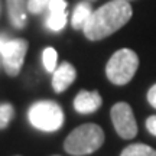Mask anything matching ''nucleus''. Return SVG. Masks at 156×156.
Wrapping results in <instances>:
<instances>
[{
  "mask_svg": "<svg viewBox=\"0 0 156 156\" xmlns=\"http://www.w3.org/2000/svg\"><path fill=\"white\" fill-rule=\"evenodd\" d=\"M133 15L129 2L112 0L91 13L84 26V35L90 41H101L122 29Z\"/></svg>",
  "mask_w": 156,
  "mask_h": 156,
  "instance_id": "nucleus-1",
  "label": "nucleus"
},
{
  "mask_svg": "<svg viewBox=\"0 0 156 156\" xmlns=\"http://www.w3.org/2000/svg\"><path fill=\"white\" fill-rule=\"evenodd\" d=\"M104 143V132L98 124L87 123L74 129L64 142V149L74 156H84L94 153Z\"/></svg>",
  "mask_w": 156,
  "mask_h": 156,
  "instance_id": "nucleus-2",
  "label": "nucleus"
},
{
  "mask_svg": "<svg viewBox=\"0 0 156 156\" xmlns=\"http://www.w3.org/2000/svg\"><path fill=\"white\" fill-rule=\"evenodd\" d=\"M139 68V56L127 48L119 49L112 55L106 65V75L114 85H126L132 81Z\"/></svg>",
  "mask_w": 156,
  "mask_h": 156,
  "instance_id": "nucleus-3",
  "label": "nucleus"
},
{
  "mask_svg": "<svg viewBox=\"0 0 156 156\" xmlns=\"http://www.w3.org/2000/svg\"><path fill=\"white\" fill-rule=\"evenodd\" d=\"M28 119L30 124L42 132H55L64 124L61 106L51 100H41L29 107Z\"/></svg>",
  "mask_w": 156,
  "mask_h": 156,
  "instance_id": "nucleus-4",
  "label": "nucleus"
},
{
  "mask_svg": "<svg viewBox=\"0 0 156 156\" xmlns=\"http://www.w3.org/2000/svg\"><path fill=\"white\" fill-rule=\"evenodd\" d=\"M28 41L23 38L9 39L0 35V55L7 75L16 77L22 69L25 56L28 52Z\"/></svg>",
  "mask_w": 156,
  "mask_h": 156,
  "instance_id": "nucleus-5",
  "label": "nucleus"
},
{
  "mask_svg": "<svg viewBox=\"0 0 156 156\" xmlns=\"http://www.w3.org/2000/svg\"><path fill=\"white\" fill-rule=\"evenodd\" d=\"M110 116H112L113 126L122 139H133L137 134V123L134 119L133 110L127 103L124 101L116 103L110 110Z\"/></svg>",
  "mask_w": 156,
  "mask_h": 156,
  "instance_id": "nucleus-6",
  "label": "nucleus"
},
{
  "mask_svg": "<svg viewBox=\"0 0 156 156\" xmlns=\"http://www.w3.org/2000/svg\"><path fill=\"white\" fill-rule=\"evenodd\" d=\"M67 2L65 0H49L48 5V17H46V28L52 32H59L67 25Z\"/></svg>",
  "mask_w": 156,
  "mask_h": 156,
  "instance_id": "nucleus-7",
  "label": "nucleus"
},
{
  "mask_svg": "<svg viewBox=\"0 0 156 156\" xmlns=\"http://www.w3.org/2000/svg\"><path fill=\"white\" fill-rule=\"evenodd\" d=\"M103 104V98L98 91H87L83 90L74 98V108L80 114H91L95 113Z\"/></svg>",
  "mask_w": 156,
  "mask_h": 156,
  "instance_id": "nucleus-8",
  "label": "nucleus"
},
{
  "mask_svg": "<svg viewBox=\"0 0 156 156\" xmlns=\"http://www.w3.org/2000/svg\"><path fill=\"white\" fill-rule=\"evenodd\" d=\"M77 71L69 62H62L59 67H56L52 75V87L55 93H62L75 81Z\"/></svg>",
  "mask_w": 156,
  "mask_h": 156,
  "instance_id": "nucleus-9",
  "label": "nucleus"
},
{
  "mask_svg": "<svg viewBox=\"0 0 156 156\" xmlns=\"http://www.w3.org/2000/svg\"><path fill=\"white\" fill-rule=\"evenodd\" d=\"M7 12L12 25L16 29H22L26 25V12H28V0H6Z\"/></svg>",
  "mask_w": 156,
  "mask_h": 156,
  "instance_id": "nucleus-10",
  "label": "nucleus"
},
{
  "mask_svg": "<svg viewBox=\"0 0 156 156\" xmlns=\"http://www.w3.org/2000/svg\"><path fill=\"white\" fill-rule=\"evenodd\" d=\"M91 6L88 3H80L77 5V7L74 9V13H73V17H71V25H73L74 29H84L87 20L90 19L91 16Z\"/></svg>",
  "mask_w": 156,
  "mask_h": 156,
  "instance_id": "nucleus-11",
  "label": "nucleus"
},
{
  "mask_svg": "<svg viewBox=\"0 0 156 156\" xmlns=\"http://www.w3.org/2000/svg\"><path fill=\"white\" fill-rule=\"evenodd\" d=\"M120 156H156V151L145 143H133L124 147Z\"/></svg>",
  "mask_w": 156,
  "mask_h": 156,
  "instance_id": "nucleus-12",
  "label": "nucleus"
},
{
  "mask_svg": "<svg viewBox=\"0 0 156 156\" xmlns=\"http://www.w3.org/2000/svg\"><path fill=\"white\" fill-rule=\"evenodd\" d=\"M44 67L48 73H54L56 69V61H58V52L54 48H45L42 54Z\"/></svg>",
  "mask_w": 156,
  "mask_h": 156,
  "instance_id": "nucleus-13",
  "label": "nucleus"
},
{
  "mask_svg": "<svg viewBox=\"0 0 156 156\" xmlns=\"http://www.w3.org/2000/svg\"><path fill=\"white\" fill-rule=\"evenodd\" d=\"M13 116H15V108L12 104H9V103L0 104V130L9 126Z\"/></svg>",
  "mask_w": 156,
  "mask_h": 156,
  "instance_id": "nucleus-14",
  "label": "nucleus"
},
{
  "mask_svg": "<svg viewBox=\"0 0 156 156\" xmlns=\"http://www.w3.org/2000/svg\"><path fill=\"white\" fill-rule=\"evenodd\" d=\"M48 5H49V0H28V12L34 15H39L45 9H48Z\"/></svg>",
  "mask_w": 156,
  "mask_h": 156,
  "instance_id": "nucleus-15",
  "label": "nucleus"
},
{
  "mask_svg": "<svg viewBox=\"0 0 156 156\" xmlns=\"http://www.w3.org/2000/svg\"><path fill=\"white\" fill-rule=\"evenodd\" d=\"M146 129H147V132L151 134L156 136V114L147 117V120H146Z\"/></svg>",
  "mask_w": 156,
  "mask_h": 156,
  "instance_id": "nucleus-16",
  "label": "nucleus"
},
{
  "mask_svg": "<svg viewBox=\"0 0 156 156\" xmlns=\"http://www.w3.org/2000/svg\"><path fill=\"white\" fill-rule=\"evenodd\" d=\"M147 101H149V104L152 107L156 108V84L152 85L151 88H149V91H147Z\"/></svg>",
  "mask_w": 156,
  "mask_h": 156,
  "instance_id": "nucleus-17",
  "label": "nucleus"
},
{
  "mask_svg": "<svg viewBox=\"0 0 156 156\" xmlns=\"http://www.w3.org/2000/svg\"><path fill=\"white\" fill-rule=\"evenodd\" d=\"M0 15H2V2H0Z\"/></svg>",
  "mask_w": 156,
  "mask_h": 156,
  "instance_id": "nucleus-18",
  "label": "nucleus"
},
{
  "mask_svg": "<svg viewBox=\"0 0 156 156\" xmlns=\"http://www.w3.org/2000/svg\"><path fill=\"white\" fill-rule=\"evenodd\" d=\"M123 2H130V0H123Z\"/></svg>",
  "mask_w": 156,
  "mask_h": 156,
  "instance_id": "nucleus-19",
  "label": "nucleus"
},
{
  "mask_svg": "<svg viewBox=\"0 0 156 156\" xmlns=\"http://www.w3.org/2000/svg\"><path fill=\"white\" fill-rule=\"evenodd\" d=\"M55 156H58V155H55Z\"/></svg>",
  "mask_w": 156,
  "mask_h": 156,
  "instance_id": "nucleus-20",
  "label": "nucleus"
}]
</instances>
